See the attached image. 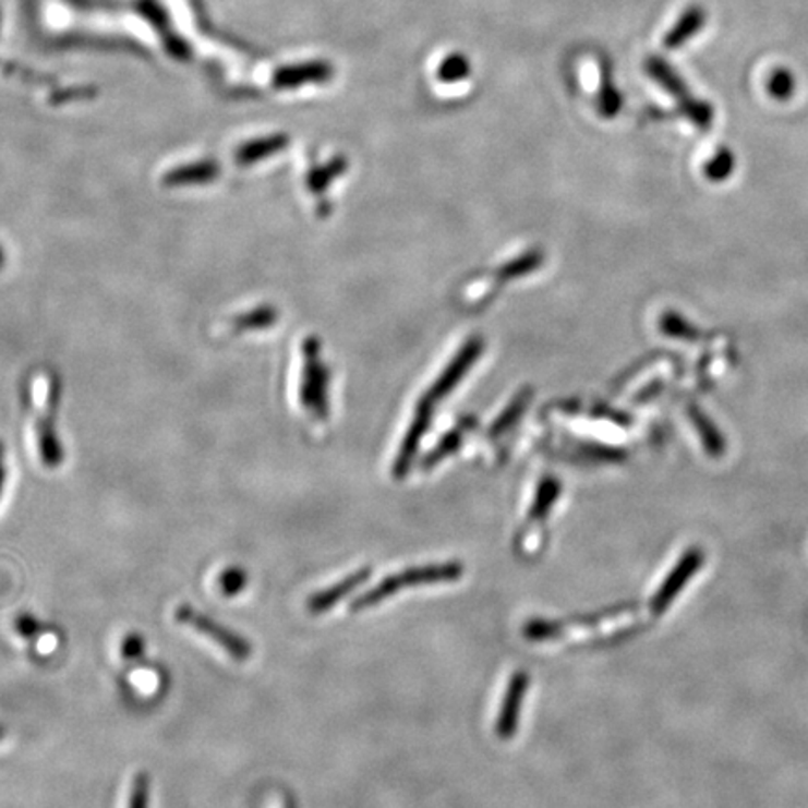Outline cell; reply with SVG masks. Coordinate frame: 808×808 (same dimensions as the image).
Instances as JSON below:
<instances>
[{"mask_svg": "<svg viewBox=\"0 0 808 808\" xmlns=\"http://www.w3.org/2000/svg\"><path fill=\"white\" fill-rule=\"evenodd\" d=\"M462 566L457 562L451 564H441V566L414 567L408 571L394 575L389 579L382 580L381 584L363 593L362 598L355 599L350 605V611L358 612L369 606H375L384 599L394 595V593L414 588V586L434 584V582H447V580H457L462 575Z\"/></svg>", "mask_w": 808, "mask_h": 808, "instance_id": "1", "label": "cell"}, {"mask_svg": "<svg viewBox=\"0 0 808 808\" xmlns=\"http://www.w3.org/2000/svg\"><path fill=\"white\" fill-rule=\"evenodd\" d=\"M178 624L188 625L193 631L201 632L203 637L214 640L221 650L227 651L230 658L243 663L253 655V646L248 638L240 632L232 631L227 625L219 624L216 619L206 616L197 608L190 605H180L174 612Z\"/></svg>", "mask_w": 808, "mask_h": 808, "instance_id": "2", "label": "cell"}, {"mask_svg": "<svg viewBox=\"0 0 808 808\" xmlns=\"http://www.w3.org/2000/svg\"><path fill=\"white\" fill-rule=\"evenodd\" d=\"M703 554L700 548H690L687 553L682 556V559L677 562V566L672 569L671 575L666 577L661 590H659L653 599H651V611L653 614L661 616L672 601L677 598V593L684 590V586L687 584V580L692 579L697 575L698 569L702 567Z\"/></svg>", "mask_w": 808, "mask_h": 808, "instance_id": "3", "label": "cell"}, {"mask_svg": "<svg viewBox=\"0 0 808 808\" xmlns=\"http://www.w3.org/2000/svg\"><path fill=\"white\" fill-rule=\"evenodd\" d=\"M528 685H530L528 672L520 671L511 677L506 698H504V706L499 711L498 724H496L499 739H511L515 736V729L519 724L520 703L526 697Z\"/></svg>", "mask_w": 808, "mask_h": 808, "instance_id": "4", "label": "cell"}, {"mask_svg": "<svg viewBox=\"0 0 808 808\" xmlns=\"http://www.w3.org/2000/svg\"><path fill=\"white\" fill-rule=\"evenodd\" d=\"M369 577H371V569H369V567H363L360 571L352 572V575L347 577V579H342L341 582H337L336 586L326 588L323 592L313 593V595L307 599V611H310L311 614L318 616V614H323V612L334 608L341 599H345L349 593L354 592L355 588L363 584Z\"/></svg>", "mask_w": 808, "mask_h": 808, "instance_id": "5", "label": "cell"}, {"mask_svg": "<svg viewBox=\"0 0 808 808\" xmlns=\"http://www.w3.org/2000/svg\"><path fill=\"white\" fill-rule=\"evenodd\" d=\"M708 23V14L700 7H690L685 10L682 17L677 20L676 25L671 28V33L664 36V47L666 49H679L687 41L692 40Z\"/></svg>", "mask_w": 808, "mask_h": 808, "instance_id": "6", "label": "cell"}, {"mask_svg": "<svg viewBox=\"0 0 808 808\" xmlns=\"http://www.w3.org/2000/svg\"><path fill=\"white\" fill-rule=\"evenodd\" d=\"M646 70H648V75H650L651 80L663 86L664 91L672 94L674 98L682 99V101L690 98L689 88L685 85V81L677 75L676 70L666 60L659 59V57H651L646 62Z\"/></svg>", "mask_w": 808, "mask_h": 808, "instance_id": "7", "label": "cell"}, {"mask_svg": "<svg viewBox=\"0 0 808 808\" xmlns=\"http://www.w3.org/2000/svg\"><path fill=\"white\" fill-rule=\"evenodd\" d=\"M331 67L326 62H310L302 67L287 68L277 75V83L281 86H298L303 83H324L331 80Z\"/></svg>", "mask_w": 808, "mask_h": 808, "instance_id": "8", "label": "cell"}, {"mask_svg": "<svg viewBox=\"0 0 808 808\" xmlns=\"http://www.w3.org/2000/svg\"><path fill=\"white\" fill-rule=\"evenodd\" d=\"M248 582H250V575L240 566L227 567L217 577V588L225 598H237L248 588Z\"/></svg>", "mask_w": 808, "mask_h": 808, "instance_id": "9", "label": "cell"}, {"mask_svg": "<svg viewBox=\"0 0 808 808\" xmlns=\"http://www.w3.org/2000/svg\"><path fill=\"white\" fill-rule=\"evenodd\" d=\"M768 93L771 98L781 99V101L792 98L795 93L794 73L786 68L773 70L768 80Z\"/></svg>", "mask_w": 808, "mask_h": 808, "instance_id": "10", "label": "cell"}, {"mask_svg": "<svg viewBox=\"0 0 808 808\" xmlns=\"http://www.w3.org/2000/svg\"><path fill=\"white\" fill-rule=\"evenodd\" d=\"M470 75V62L465 55H449L438 67V80L444 83H457Z\"/></svg>", "mask_w": 808, "mask_h": 808, "instance_id": "11", "label": "cell"}, {"mask_svg": "<svg viewBox=\"0 0 808 808\" xmlns=\"http://www.w3.org/2000/svg\"><path fill=\"white\" fill-rule=\"evenodd\" d=\"M152 779L148 773L141 771L133 776L132 789H130V801L128 808H148L150 807Z\"/></svg>", "mask_w": 808, "mask_h": 808, "instance_id": "12", "label": "cell"}, {"mask_svg": "<svg viewBox=\"0 0 808 808\" xmlns=\"http://www.w3.org/2000/svg\"><path fill=\"white\" fill-rule=\"evenodd\" d=\"M599 107L606 117H612L622 109V96H619L618 88L612 83L608 73H605L603 77V85L599 91Z\"/></svg>", "mask_w": 808, "mask_h": 808, "instance_id": "13", "label": "cell"}, {"mask_svg": "<svg viewBox=\"0 0 808 808\" xmlns=\"http://www.w3.org/2000/svg\"><path fill=\"white\" fill-rule=\"evenodd\" d=\"M682 109H684L685 114H687V117H689L698 128H703V130L710 128L711 120H713V109H711L710 104L700 101V99L689 98L682 101Z\"/></svg>", "mask_w": 808, "mask_h": 808, "instance_id": "14", "label": "cell"}, {"mask_svg": "<svg viewBox=\"0 0 808 808\" xmlns=\"http://www.w3.org/2000/svg\"><path fill=\"white\" fill-rule=\"evenodd\" d=\"M556 496H558V486L553 485V483H546V485L541 489V494H539L538 499H535V504H533L532 515H530V517H532V519H543L546 511H548V507H551V504L556 499Z\"/></svg>", "mask_w": 808, "mask_h": 808, "instance_id": "15", "label": "cell"}, {"mask_svg": "<svg viewBox=\"0 0 808 808\" xmlns=\"http://www.w3.org/2000/svg\"><path fill=\"white\" fill-rule=\"evenodd\" d=\"M145 650V638L141 637L138 632H130V635L122 640V648H120V651H122V658H124L125 661H137V659L143 658Z\"/></svg>", "mask_w": 808, "mask_h": 808, "instance_id": "16", "label": "cell"}, {"mask_svg": "<svg viewBox=\"0 0 808 808\" xmlns=\"http://www.w3.org/2000/svg\"><path fill=\"white\" fill-rule=\"evenodd\" d=\"M14 627L23 638H34L41 631L40 622L28 612H21L20 616L14 619Z\"/></svg>", "mask_w": 808, "mask_h": 808, "instance_id": "17", "label": "cell"}, {"mask_svg": "<svg viewBox=\"0 0 808 808\" xmlns=\"http://www.w3.org/2000/svg\"><path fill=\"white\" fill-rule=\"evenodd\" d=\"M4 480H7V470H4V465H2V447H0V493H2Z\"/></svg>", "mask_w": 808, "mask_h": 808, "instance_id": "18", "label": "cell"}, {"mask_svg": "<svg viewBox=\"0 0 808 808\" xmlns=\"http://www.w3.org/2000/svg\"><path fill=\"white\" fill-rule=\"evenodd\" d=\"M4 734H7V729H4V726H0V741L4 739Z\"/></svg>", "mask_w": 808, "mask_h": 808, "instance_id": "19", "label": "cell"}]
</instances>
